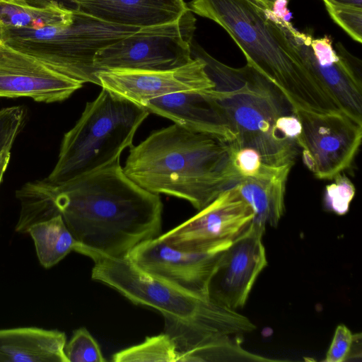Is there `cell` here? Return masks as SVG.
<instances>
[{
    "label": "cell",
    "mask_w": 362,
    "mask_h": 362,
    "mask_svg": "<svg viewBox=\"0 0 362 362\" xmlns=\"http://www.w3.org/2000/svg\"><path fill=\"white\" fill-rule=\"evenodd\" d=\"M16 197L21 205L17 232L61 215L78 245L112 257H127L161 230L160 196L132 180L119 160L59 185L29 182Z\"/></svg>",
    "instance_id": "6da1fadb"
},
{
    "label": "cell",
    "mask_w": 362,
    "mask_h": 362,
    "mask_svg": "<svg viewBox=\"0 0 362 362\" xmlns=\"http://www.w3.org/2000/svg\"><path fill=\"white\" fill-rule=\"evenodd\" d=\"M190 11L223 28L250 65L284 95L293 110L342 111L305 64L286 31L284 17L264 0H192Z\"/></svg>",
    "instance_id": "7a4b0ae2"
},
{
    "label": "cell",
    "mask_w": 362,
    "mask_h": 362,
    "mask_svg": "<svg viewBox=\"0 0 362 362\" xmlns=\"http://www.w3.org/2000/svg\"><path fill=\"white\" fill-rule=\"evenodd\" d=\"M140 29L108 23L62 3L37 7L22 0H0V40L82 83L100 86L96 53Z\"/></svg>",
    "instance_id": "3957f363"
},
{
    "label": "cell",
    "mask_w": 362,
    "mask_h": 362,
    "mask_svg": "<svg viewBox=\"0 0 362 362\" xmlns=\"http://www.w3.org/2000/svg\"><path fill=\"white\" fill-rule=\"evenodd\" d=\"M123 170L147 191L185 199L198 210L240 180L228 142L175 123L132 146Z\"/></svg>",
    "instance_id": "277c9868"
},
{
    "label": "cell",
    "mask_w": 362,
    "mask_h": 362,
    "mask_svg": "<svg viewBox=\"0 0 362 362\" xmlns=\"http://www.w3.org/2000/svg\"><path fill=\"white\" fill-rule=\"evenodd\" d=\"M191 53L205 63L214 83L209 93L235 135L231 142L255 149L269 165H293L301 127L281 90L248 64L235 68L221 62L194 40Z\"/></svg>",
    "instance_id": "5b68a950"
},
{
    "label": "cell",
    "mask_w": 362,
    "mask_h": 362,
    "mask_svg": "<svg viewBox=\"0 0 362 362\" xmlns=\"http://www.w3.org/2000/svg\"><path fill=\"white\" fill-rule=\"evenodd\" d=\"M74 251L93 260V280L115 289L135 304L160 312L165 320L166 333L175 341L180 355L256 328L236 310L221 307L208 297L148 273L127 257H112L78 245Z\"/></svg>",
    "instance_id": "8992f818"
},
{
    "label": "cell",
    "mask_w": 362,
    "mask_h": 362,
    "mask_svg": "<svg viewBox=\"0 0 362 362\" xmlns=\"http://www.w3.org/2000/svg\"><path fill=\"white\" fill-rule=\"evenodd\" d=\"M149 113L144 107L102 88L64 135L57 162L45 180L65 183L120 160L123 151L133 146L136 132Z\"/></svg>",
    "instance_id": "52a82bcc"
},
{
    "label": "cell",
    "mask_w": 362,
    "mask_h": 362,
    "mask_svg": "<svg viewBox=\"0 0 362 362\" xmlns=\"http://www.w3.org/2000/svg\"><path fill=\"white\" fill-rule=\"evenodd\" d=\"M196 18L189 9L176 21L142 28L100 49L94 66L100 71L110 69L159 71L175 69L190 62Z\"/></svg>",
    "instance_id": "ba28073f"
},
{
    "label": "cell",
    "mask_w": 362,
    "mask_h": 362,
    "mask_svg": "<svg viewBox=\"0 0 362 362\" xmlns=\"http://www.w3.org/2000/svg\"><path fill=\"white\" fill-rule=\"evenodd\" d=\"M301 129L296 139L303 163L320 180H333L351 165L360 147L362 124L345 112L293 110Z\"/></svg>",
    "instance_id": "9c48e42d"
},
{
    "label": "cell",
    "mask_w": 362,
    "mask_h": 362,
    "mask_svg": "<svg viewBox=\"0 0 362 362\" xmlns=\"http://www.w3.org/2000/svg\"><path fill=\"white\" fill-rule=\"evenodd\" d=\"M282 24L312 73L342 110L362 124L361 61L341 42L334 47L328 35L315 38L310 33L299 32L285 18Z\"/></svg>",
    "instance_id": "30bf717a"
},
{
    "label": "cell",
    "mask_w": 362,
    "mask_h": 362,
    "mask_svg": "<svg viewBox=\"0 0 362 362\" xmlns=\"http://www.w3.org/2000/svg\"><path fill=\"white\" fill-rule=\"evenodd\" d=\"M252 218L251 207L235 185L194 216L158 238L183 251L223 250L249 226Z\"/></svg>",
    "instance_id": "8fae6325"
},
{
    "label": "cell",
    "mask_w": 362,
    "mask_h": 362,
    "mask_svg": "<svg viewBox=\"0 0 362 362\" xmlns=\"http://www.w3.org/2000/svg\"><path fill=\"white\" fill-rule=\"evenodd\" d=\"M264 231V227L251 222L223 250L207 285V296L212 302L233 310L244 306L267 264Z\"/></svg>",
    "instance_id": "7c38bea8"
},
{
    "label": "cell",
    "mask_w": 362,
    "mask_h": 362,
    "mask_svg": "<svg viewBox=\"0 0 362 362\" xmlns=\"http://www.w3.org/2000/svg\"><path fill=\"white\" fill-rule=\"evenodd\" d=\"M96 76L102 88L143 107L148 100L165 95L214 87L205 63L197 57L168 70L110 69L100 71Z\"/></svg>",
    "instance_id": "4fadbf2b"
},
{
    "label": "cell",
    "mask_w": 362,
    "mask_h": 362,
    "mask_svg": "<svg viewBox=\"0 0 362 362\" xmlns=\"http://www.w3.org/2000/svg\"><path fill=\"white\" fill-rule=\"evenodd\" d=\"M83 84L0 40V97H29L45 103L62 102Z\"/></svg>",
    "instance_id": "5bb4252c"
},
{
    "label": "cell",
    "mask_w": 362,
    "mask_h": 362,
    "mask_svg": "<svg viewBox=\"0 0 362 362\" xmlns=\"http://www.w3.org/2000/svg\"><path fill=\"white\" fill-rule=\"evenodd\" d=\"M223 250L183 251L157 236L136 245L127 257L148 273L208 297V282Z\"/></svg>",
    "instance_id": "9a60e30c"
},
{
    "label": "cell",
    "mask_w": 362,
    "mask_h": 362,
    "mask_svg": "<svg viewBox=\"0 0 362 362\" xmlns=\"http://www.w3.org/2000/svg\"><path fill=\"white\" fill-rule=\"evenodd\" d=\"M210 89L165 95L148 100L144 107L185 128L231 142L235 135L209 95Z\"/></svg>",
    "instance_id": "2e32d148"
},
{
    "label": "cell",
    "mask_w": 362,
    "mask_h": 362,
    "mask_svg": "<svg viewBox=\"0 0 362 362\" xmlns=\"http://www.w3.org/2000/svg\"><path fill=\"white\" fill-rule=\"evenodd\" d=\"M74 4L108 23L141 28L173 22L188 9L184 0H74Z\"/></svg>",
    "instance_id": "e0dca14e"
},
{
    "label": "cell",
    "mask_w": 362,
    "mask_h": 362,
    "mask_svg": "<svg viewBox=\"0 0 362 362\" xmlns=\"http://www.w3.org/2000/svg\"><path fill=\"white\" fill-rule=\"evenodd\" d=\"M66 341L65 333L57 329H0V362H69Z\"/></svg>",
    "instance_id": "ac0fdd59"
},
{
    "label": "cell",
    "mask_w": 362,
    "mask_h": 362,
    "mask_svg": "<svg viewBox=\"0 0 362 362\" xmlns=\"http://www.w3.org/2000/svg\"><path fill=\"white\" fill-rule=\"evenodd\" d=\"M293 165L274 167L267 173L240 180L236 187L253 212L252 222L276 226L285 210L286 183Z\"/></svg>",
    "instance_id": "d6986e66"
},
{
    "label": "cell",
    "mask_w": 362,
    "mask_h": 362,
    "mask_svg": "<svg viewBox=\"0 0 362 362\" xmlns=\"http://www.w3.org/2000/svg\"><path fill=\"white\" fill-rule=\"evenodd\" d=\"M41 265L49 269L74 251L77 243L61 215L32 225L28 230Z\"/></svg>",
    "instance_id": "ffe728a7"
},
{
    "label": "cell",
    "mask_w": 362,
    "mask_h": 362,
    "mask_svg": "<svg viewBox=\"0 0 362 362\" xmlns=\"http://www.w3.org/2000/svg\"><path fill=\"white\" fill-rule=\"evenodd\" d=\"M180 353L173 339L166 332L146 337L136 345L112 356L115 362H176Z\"/></svg>",
    "instance_id": "44dd1931"
},
{
    "label": "cell",
    "mask_w": 362,
    "mask_h": 362,
    "mask_svg": "<svg viewBox=\"0 0 362 362\" xmlns=\"http://www.w3.org/2000/svg\"><path fill=\"white\" fill-rule=\"evenodd\" d=\"M69 362H104L100 346L85 327L74 332L70 341L64 346Z\"/></svg>",
    "instance_id": "7402d4cb"
},
{
    "label": "cell",
    "mask_w": 362,
    "mask_h": 362,
    "mask_svg": "<svg viewBox=\"0 0 362 362\" xmlns=\"http://www.w3.org/2000/svg\"><path fill=\"white\" fill-rule=\"evenodd\" d=\"M334 181L325 187L323 204L325 209L337 215L346 214L355 195L356 189L351 181L339 173Z\"/></svg>",
    "instance_id": "603a6c76"
},
{
    "label": "cell",
    "mask_w": 362,
    "mask_h": 362,
    "mask_svg": "<svg viewBox=\"0 0 362 362\" xmlns=\"http://www.w3.org/2000/svg\"><path fill=\"white\" fill-rule=\"evenodd\" d=\"M231 163L240 180L256 177L268 172L272 165L262 160L259 153L249 147L238 146L229 142Z\"/></svg>",
    "instance_id": "cb8c5ba5"
},
{
    "label": "cell",
    "mask_w": 362,
    "mask_h": 362,
    "mask_svg": "<svg viewBox=\"0 0 362 362\" xmlns=\"http://www.w3.org/2000/svg\"><path fill=\"white\" fill-rule=\"evenodd\" d=\"M331 18L354 40L362 42V8L323 1Z\"/></svg>",
    "instance_id": "d4e9b609"
},
{
    "label": "cell",
    "mask_w": 362,
    "mask_h": 362,
    "mask_svg": "<svg viewBox=\"0 0 362 362\" xmlns=\"http://www.w3.org/2000/svg\"><path fill=\"white\" fill-rule=\"evenodd\" d=\"M25 120V110L22 106L0 110V153L12 147L14 140L22 129Z\"/></svg>",
    "instance_id": "484cf974"
},
{
    "label": "cell",
    "mask_w": 362,
    "mask_h": 362,
    "mask_svg": "<svg viewBox=\"0 0 362 362\" xmlns=\"http://www.w3.org/2000/svg\"><path fill=\"white\" fill-rule=\"evenodd\" d=\"M356 337L346 325H338L324 361L343 362L348 360L356 342Z\"/></svg>",
    "instance_id": "4316f807"
},
{
    "label": "cell",
    "mask_w": 362,
    "mask_h": 362,
    "mask_svg": "<svg viewBox=\"0 0 362 362\" xmlns=\"http://www.w3.org/2000/svg\"><path fill=\"white\" fill-rule=\"evenodd\" d=\"M25 4L33 6H45L53 3H62L70 6H74V0H22Z\"/></svg>",
    "instance_id": "83f0119b"
},
{
    "label": "cell",
    "mask_w": 362,
    "mask_h": 362,
    "mask_svg": "<svg viewBox=\"0 0 362 362\" xmlns=\"http://www.w3.org/2000/svg\"><path fill=\"white\" fill-rule=\"evenodd\" d=\"M11 147L5 148L0 153V185L11 158Z\"/></svg>",
    "instance_id": "f1b7e54d"
},
{
    "label": "cell",
    "mask_w": 362,
    "mask_h": 362,
    "mask_svg": "<svg viewBox=\"0 0 362 362\" xmlns=\"http://www.w3.org/2000/svg\"><path fill=\"white\" fill-rule=\"evenodd\" d=\"M272 5L276 13L285 18L288 15L286 6L291 0H264Z\"/></svg>",
    "instance_id": "f546056e"
},
{
    "label": "cell",
    "mask_w": 362,
    "mask_h": 362,
    "mask_svg": "<svg viewBox=\"0 0 362 362\" xmlns=\"http://www.w3.org/2000/svg\"><path fill=\"white\" fill-rule=\"evenodd\" d=\"M332 4L362 8V0H322Z\"/></svg>",
    "instance_id": "4dcf8cb0"
}]
</instances>
